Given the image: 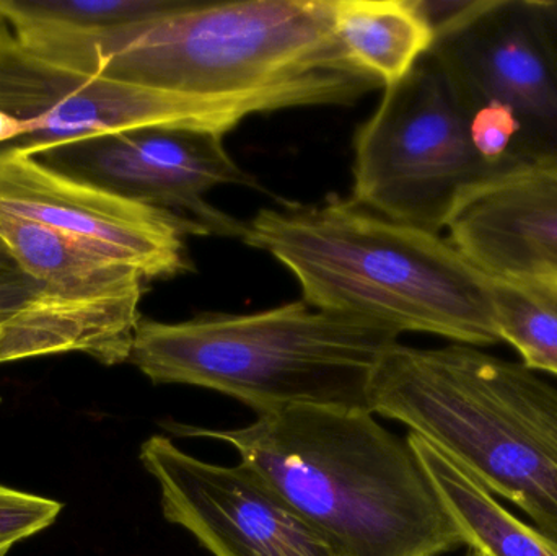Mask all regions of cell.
<instances>
[{"instance_id":"15","label":"cell","mask_w":557,"mask_h":556,"mask_svg":"<svg viewBox=\"0 0 557 556\" xmlns=\"http://www.w3.org/2000/svg\"><path fill=\"white\" fill-rule=\"evenodd\" d=\"M411 447L463 544L486 556H557V541L513 516L434 444L409 433Z\"/></svg>"},{"instance_id":"21","label":"cell","mask_w":557,"mask_h":556,"mask_svg":"<svg viewBox=\"0 0 557 556\" xmlns=\"http://www.w3.org/2000/svg\"><path fill=\"white\" fill-rule=\"evenodd\" d=\"M7 552H0V556H5Z\"/></svg>"},{"instance_id":"12","label":"cell","mask_w":557,"mask_h":556,"mask_svg":"<svg viewBox=\"0 0 557 556\" xmlns=\"http://www.w3.org/2000/svg\"><path fill=\"white\" fill-rule=\"evenodd\" d=\"M0 211L54 228L143 273L170 280L191 270V222L64 175L35 157L0 162Z\"/></svg>"},{"instance_id":"4","label":"cell","mask_w":557,"mask_h":556,"mask_svg":"<svg viewBox=\"0 0 557 556\" xmlns=\"http://www.w3.org/2000/svg\"><path fill=\"white\" fill-rule=\"evenodd\" d=\"M25 46L81 74L191 95L242 94L317 72L360 74L334 35L333 0L191 2L120 28L51 23Z\"/></svg>"},{"instance_id":"7","label":"cell","mask_w":557,"mask_h":556,"mask_svg":"<svg viewBox=\"0 0 557 556\" xmlns=\"http://www.w3.org/2000/svg\"><path fill=\"white\" fill-rule=\"evenodd\" d=\"M491 169L470 137V116L431 55L385 87L354 139V205L442 234L458 195Z\"/></svg>"},{"instance_id":"20","label":"cell","mask_w":557,"mask_h":556,"mask_svg":"<svg viewBox=\"0 0 557 556\" xmlns=\"http://www.w3.org/2000/svg\"><path fill=\"white\" fill-rule=\"evenodd\" d=\"M468 556H486V555L480 554V552H473V551H471V552H470V555H468Z\"/></svg>"},{"instance_id":"16","label":"cell","mask_w":557,"mask_h":556,"mask_svg":"<svg viewBox=\"0 0 557 556\" xmlns=\"http://www.w3.org/2000/svg\"><path fill=\"white\" fill-rule=\"evenodd\" d=\"M500 342L522 365L557 378V281L491 277Z\"/></svg>"},{"instance_id":"11","label":"cell","mask_w":557,"mask_h":556,"mask_svg":"<svg viewBox=\"0 0 557 556\" xmlns=\"http://www.w3.org/2000/svg\"><path fill=\"white\" fill-rule=\"evenodd\" d=\"M140 462L160 489L166 521L214 556H344L247 464L218 466L152 436Z\"/></svg>"},{"instance_id":"14","label":"cell","mask_w":557,"mask_h":556,"mask_svg":"<svg viewBox=\"0 0 557 556\" xmlns=\"http://www.w3.org/2000/svg\"><path fill=\"white\" fill-rule=\"evenodd\" d=\"M333 26L347 62L383 88L403 81L435 41L421 0H333Z\"/></svg>"},{"instance_id":"3","label":"cell","mask_w":557,"mask_h":556,"mask_svg":"<svg viewBox=\"0 0 557 556\" xmlns=\"http://www.w3.org/2000/svg\"><path fill=\"white\" fill-rule=\"evenodd\" d=\"M367 408L434 444L557 541V387L539 372L476 346L398 342L370 379Z\"/></svg>"},{"instance_id":"19","label":"cell","mask_w":557,"mask_h":556,"mask_svg":"<svg viewBox=\"0 0 557 556\" xmlns=\"http://www.w3.org/2000/svg\"><path fill=\"white\" fill-rule=\"evenodd\" d=\"M38 287L39 284L23 273L0 242V312L25 302Z\"/></svg>"},{"instance_id":"6","label":"cell","mask_w":557,"mask_h":556,"mask_svg":"<svg viewBox=\"0 0 557 556\" xmlns=\"http://www.w3.org/2000/svg\"><path fill=\"white\" fill-rule=\"evenodd\" d=\"M331 97L330 81L321 74L232 95L95 77L39 58L0 23V162L140 127L227 134L250 114L327 104Z\"/></svg>"},{"instance_id":"1","label":"cell","mask_w":557,"mask_h":556,"mask_svg":"<svg viewBox=\"0 0 557 556\" xmlns=\"http://www.w3.org/2000/svg\"><path fill=\"white\" fill-rule=\"evenodd\" d=\"M170 430L231 444L344 556H438L465 545L408 441L367 408L304 405L237 430Z\"/></svg>"},{"instance_id":"17","label":"cell","mask_w":557,"mask_h":556,"mask_svg":"<svg viewBox=\"0 0 557 556\" xmlns=\"http://www.w3.org/2000/svg\"><path fill=\"white\" fill-rule=\"evenodd\" d=\"M61 503L0 485V552L54 524Z\"/></svg>"},{"instance_id":"10","label":"cell","mask_w":557,"mask_h":556,"mask_svg":"<svg viewBox=\"0 0 557 556\" xmlns=\"http://www.w3.org/2000/svg\"><path fill=\"white\" fill-rule=\"evenodd\" d=\"M224 136L196 127H140L69 144L35 159L121 198L178 215L205 235L244 240L247 222L206 201L219 186L260 188L232 159Z\"/></svg>"},{"instance_id":"2","label":"cell","mask_w":557,"mask_h":556,"mask_svg":"<svg viewBox=\"0 0 557 556\" xmlns=\"http://www.w3.org/2000/svg\"><path fill=\"white\" fill-rule=\"evenodd\" d=\"M245 244L268 251L317 309L429 333L458 345L500 343L491 277L442 234L389 221L352 201L263 209Z\"/></svg>"},{"instance_id":"5","label":"cell","mask_w":557,"mask_h":556,"mask_svg":"<svg viewBox=\"0 0 557 556\" xmlns=\"http://www.w3.org/2000/svg\"><path fill=\"white\" fill-rule=\"evenodd\" d=\"M398 338L385 326L301 299L185 322L143 319L129 362L152 384L221 392L258 415L304 405L367 408L370 379Z\"/></svg>"},{"instance_id":"13","label":"cell","mask_w":557,"mask_h":556,"mask_svg":"<svg viewBox=\"0 0 557 556\" xmlns=\"http://www.w3.org/2000/svg\"><path fill=\"white\" fill-rule=\"evenodd\" d=\"M444 232L486 276L557 281V160L491 170L458 195Z\"/></svg>"},{"instance_id":"8","label":"cell","mask_w":557,"mask_h":556,"mask_svg":"<svg viewBox=\"0 0 557 556\" xmlns=\"http://www.w3.org/2000/svg\"><path fill=\"white\" fill-rule=\"evenodd\" d=\"M0 242L39 284L0 312V365L84 353L107 366L129 362L147 277L77 238L0 211Z\"/></svg>"},{"instance_id":"9","label":"cell","mask_w":557,"mask_h":556,"mask_svg":"<svg viewBox=\"0 0 557 556\" xmlns=\"http://www.w3.org/2000/svg\"><path fill=\"white\" fill-rule=\"evenodd\" d=\"M431 55L470 116L509 108L520 124L513 162L557 160V2L421 0Z\"/></svg>"},{"instance_id":"18","label":"cell","mask_w":557,"mask_h":556,"mask_svg":"<svg viewBox=\"0 0 557 556\" xmlns=\"http://www.w3.org/2000/svg\"><path fill=\"white\" fill-rule=\"evenodd\" d=\"M470 137L478 156L491 169L517 163L512 152L520 137V124L509 108L486 103L471 111Z\"/></svg>"}]
</instances>
